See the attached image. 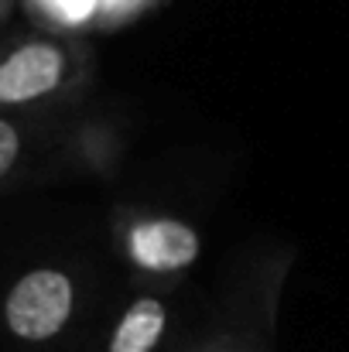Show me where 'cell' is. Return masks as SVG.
Wrapping results in <instances>:
<instances>
[{
    "mask_svg": "<svg viewBox=\"0 0 349 352\" xmlns=\"http://www.w3.org/2000/svg\"><path fill=\"white\" fill-rule=\"evenodd\" d=\"M48 147H59L52 117L0 113V195L14 188L31 168H38Z\"/></svg>",
    "mask_w": 349,
    "mask_h": 352,
    "instance_id": "5b68a950",
    "label": "cell"
},
{
    "mask_svg": "<svg viewBox=\"0 0 349 352\" xmlns=\"http://www.w3.org/2000/svg\"><path fill=\"white\" fill-rule=\"evenodd\" d=\"M114 246L123 267L151 287H175L206 250L195 223L140 206H120L114 212Z\"/></svg>",
    "mask_w": 349,
    "mask_h": 352,
    "instance_id": "7a4b0ae2",
    "label": "cell"
},
{
    "mask_svg": "<svg viewBox=\"0 0 349 352\" xmlns=\"http://www.w3.org/2000/svg\"><path fill=\"white\" fill-rule=\"evenodd\" d=\"M93 79V52L59 28H31L0 41V113L52 117L72 107Z\"/></svg>",
    "mask_w": 349,
    "mask_h": 352,
    "instance_id": "6da1fadb",
    "label": "cell"
},
{
    "mask_svg": "<svg viewBox=\"0 0 349 352\" xmlns=\"http://www.w3.org/2000/svg\"><path fill=\"white\" fill-rule=\"evenodd\" d=\"M86 301L83 277L69 263L24 267L0 298V325L21 346H52L79 318Z\"/></svg>",
    "mask_w": 349,
    "mask_h": 352,
    "instance_id": "3957f363",
    "label": "cell"
},
{
    "mask_svg": "<svg viewBox=\"0 0 349 352\" xmlns=\"http://www.w3.org/2000/svg\"><path fill=\"white\" fill-rule=\"evenodd\" d=\"M59 151L79 171L107 175V171H114L116 164L120 137L110 130L107 120H83L72 130H59Z\"/></svg>",
    "mask_w": 349,
    "mask_h": 352,
    "instance_id": "52a82bcc",
    "label": "cell"
},
{
    "mask_svg": "<svg viewBox=\"0 0 349 352\" xmlns=\"http://www.w3.org/2000/svg\"><path fill=\"white\" fill-rule=\"evenodd\" d=\"M14 3H17V0H0V28L7 24V17H10V10H14Z\"/></svg>",
    "mask_w": 349,
    "mask_h": 352,
    "instance_id": "ba28073f",
    "label": "cell"
},
{
    "mask_svg": "<svg viewBox=\"0 0 349 352\" xmlns=\"http://www.w3.org/2000/svg\"><path fill=\"white\" fill-rule=\"evenodd\" d=\"M175 329V287H137L110 322L103 352H161Z\"/></svg>",
    "mask_w": 349,
    "mask_h": 352,
    "instance_id": "277c9868",
    "label": "cell"
},
{
    "mask_svg": "<svg viewBox=\"0 0 349 352\" xmlns=\"http://www.w3.org/2000/svg\"><path fill=\"white\" fill-rule=\"evenodd\" d=\"M274 315H277V298L267 301L257 315L230 318L195 342H189L178 352H274Z\"/></svg>",
    "mask_w": 349,
    "mask_h": 352,
    "instance_id": "8992f818",
    "label": "cell"
}]
</instances>
